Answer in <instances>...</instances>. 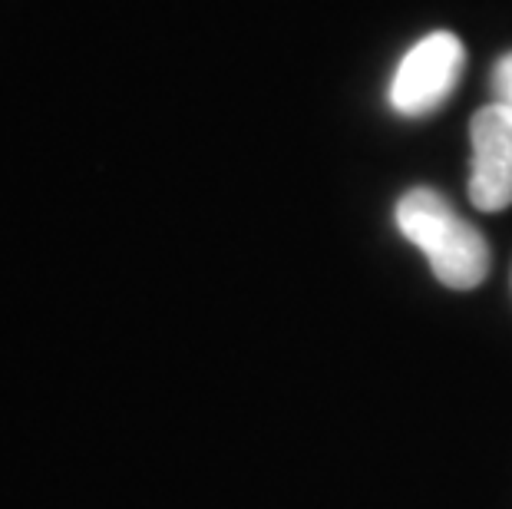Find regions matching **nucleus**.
Here are the masks:
<instances>
[{"mask_svg":"<svg viewBox=\"0 0 512 509\" xmlns=\"http://www.w3.org/2000/svg\"><path fill=\"white\" fill-rule=\"evenodd\" d=\"M463 60V43L450 30H437V34L413 43L390 83V106L400 116L433 113L453 93L463 73Z\"/></svg>","mask_w":512,"mask_h":509,"instance_id":"obj_2","label":"nucleus"},{"mask_svg":"<svg viewBox=\"0 0 512 509\" xmlns=\"http://www.w3.org/2000/svg\"><path fill=\"white\" fill-rule=\"evenodd\" d=\"M397 225L427 255L440 285L453 291H470L489 272V245L466 219L453 212L440 192L410 189L397 202Z\"/></svg>","mask_w":512,"mask_h":509,"instance_id":"obj_1","label":"nucleus"},{"mask_svg":"<svg viewBox=\"0 0 512 509\" xmlns=\"http://www.w3.org/2000/svg\"><path fill=\"white\" fill-rule=\"evenodd\" d=\"M493 86H496V96H499L496 103H503L506 110H512V53H506V57L496 63Z\"/></svg>","mask_w":512,"mask_h":509,"instance_id":"obj_4","label":"nucleus"},{"mask_svg":"<svg viewBox=\"0 0 512 509\" xmlns=\"http://www.w3.org/2000/svg\"><path fill=\"white\" fill-rule=\"evenodd\" d=\"M470 202L479 212H503L512 205V110L503 103L483 106L470 123Z\"/></svg>","mask_w":512,"mask_h":509,"instance_id":"obj_3","label":"nucleus"}]
</instances>
